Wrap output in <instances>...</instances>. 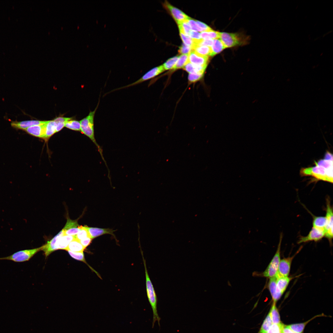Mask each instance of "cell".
Instances as JSON below:
<instances>
[{"label":"cell","mask_w":333,"mask_h":333,"mask_svg":"<svg viewBox=\"0 0 333 333\" xmlns=\"http://www.w3.org/2000/svg\"><path fill=\"white\" fill-rule=\"evenodd\" d=\"M315 163L314 166L302 168L300 171L301 175L311 176L318 180L332 183L333 160L324 158Z\"/></svg>","instance_id":"cell-1"},{"label":"cell","mask_w":333,"mask_h":333,"mask_svg":"<svg viewBox=\"0 0 333 333\" xmlns=\"http://www.w3.org/2000/svg\"><path fill=\"white\" fill-rule=\"evenodd\" d=\"M141 252L145 269L146 294L153 312L152 326V328H153L154 324L156 321L158 322L159 326H160L161 318L158 315L157 309L158 298L148 273L146 260L144 257L142 251H141Z\"/></svg>","instance_id":"cell-2"},{"label":"cell","mask_w":333,"mask_h":333,"mask_svg":"<svg viewBox=\"0 0 333 333\" xmlns=\"http://www.w3.org/2000/svg\"><path fill=\"white\" fill-rule=\"evenodd\" d=\"M99 103L100 98L97 105L95 109L93 111H90L88 116L80 121V131L83 134L88 137L95 144L102 159L105 162V165H106V166H107L106 161L103 156L102 150L97 142L94 135V117Z\"/></svg>","instance_id":"cell-3"},{"label":"cell","mask_w":333,"mask_h":333,"mask_svg":"<svg viewBox=\"0 0 333 333\" xmlns=\"http://www.w3.org/2000/svg\"><path fill=\"white\" fill-rule=\"evenodd\" d=\"M41 247L19 251L10 256L0 257V260H7L18 263L25 262L29 261L37 252L41 250Z\"/></svg>","instance_id":"cell-4"},{"label":"cell","mask_w":333,"mask_h":333,"mask_svg":"<svg viewBox=\"0 0 333 333\" xmlns=\"http://www.w3.org/2000/svg\"><path fill=\"white\" fill-rule=\"evenodd\" d=\"M282 234L280 235L279 243L276 252L267 268L263 273L264 276L271 278L276 276L280 261V249L282 240Z\"/></svg>","instance_id":"cell-5"},{"label":"cell","mask_w":333,"mask_h":333,"mask_svg":"<svg viewBox=\"0 0 333 333\" xmlns=\"http://www.w3.org/2000/svg\"><path fill=\"white\" fill-rule=\"evenodd\" d=\"M219 39L225 48L244 44V39L237 33L220 32Z\"/></svg>","instance_id":"cell-6"},{"label":"cell","mask_w":333,"mask_h":333,"mask_svg":"<svg viewBox=\"0 0 333 333\" xmlns=\"http://www.w3.org/2000/svg\"><path fill=\"white\" fill-rule=\"evenodd\" d=\"M164 71L165 70L162 65L155 67L147 72L140 78L134 82L126 86L112 90L109 92H108L107 93L112 92L115 91L119 89H124L140 84L145 81L154 78L164 72Z\"/></svg>","instance_id":"cell-7"},{"label":"cell","mask_w":333,"mask_h":333,"mask_svg":"<svg viewBox=\"0 0 333 333\" xmlns=\"http://www.w3.org/2000/svg\"><path fill=\"white\" fill-rule=\"evenodd\" d=\"M292 279L291 278L289 277H277L275 291L272 296L273 302L276 303L280 298Z\"/></svg>","instance_id":"cell-8"},{"label":"cell","mask_w":333,"mask_h":333,"mask_svg":"<svg viewBox=\"0 0 333 333\" xmlns=\"http://www.w3.org/2000/svg\"><path fill=\"white\" fill-rule=\"evenodd\" d=\"M333 208L331 205L329 199L327 198L326 200V214L325 216L327 220V224L325 237L327 238L330 242H331L333 238Z\"/></svg>","instance_id":"cell-9"},{"label":"cell","mask_w":333,"mask_h":333,"mask_svg":"<svg viewBox=\"0 0 333 333\" xmlns=\"http://www.w3.org/2000/svg\"><path fill=\"white\" fill-rule=\"evenodd\" d=\"M325 232L322 230L312 227L308 234L304 236H301L298 241V244L310 241H317L325 236Z\"/></svg>","instance_id":"cell-10"},{"label":"cell","mask_w":333,"mask_h":333,"mask_svg":"<svg viewBox=\"0 0 333 333\" xmlns=\"http://www.w3.org/2000/svg\"><path fill=\"white\" fill-rule=\"evenodd\" d=\"M296 254L291 257L285 258L280 260L277 273L276 277H286L289 275L291 263Z\"/></svg>","instance_id":"cell-11"},{"label":"cell","mask_w":333,"mask_h":333,"mask_svg":"<svg viewBox=\"0 0 333 333\" xmlns=\"http://www.w3.org/2000/svg\"><path fill=\"white\" fill-rule=\"evenodd\" d=\"M164 6L169 11L177 23L188 20L190 18L182 11L171 5L167 2L166 1L164 2Z\"/></svg>","instance_id":"cell-12"},{"label":"cell","mask_w":333,"mask_h":333,"mask_svg":"<svg viewBox=\"0 0 333 333\" xmlns=\"http://www.w3.org/2000/svg\"><path fill=\"white\" fill-rule=\"evenodd\" d=\"M208 60V56L199 55L193 50L188 55V61L194 65L207 67Z\"/></svg>","instance_id":"cell-13"},{"label":"cell","mask_w":333,"mask_h":333,"mask_svg":"<svg viewBox=\"0 0 333 333\" xmlns=\"http://www.w3.org/2000/svg\"><path fill=\"white\" fill-rule=\"evenodd\" d=\"M64 235L63 230H61L57 235L47 243L41 246V250L44 252L46 257H47L51 253L57 250L56 246L57 240L61 236Z\"/></svg>","instance_id":"cell-14"},{"label":"cell","mask_w":333,"mask_h":333,"mask_svg":"<svg viewBox=\"0 0 333 333\" xmlns=\"http://www.w3.org/2000/svg\"><path fill=\"white\" fill-rule=\"evenodd\" d=\"M45 121L39 120H27L22 121H12L10 123L11 126L16 130H24L27 128L33 125L43 123Z\"/></svg>","instance_id":"cell-15"},{"label":"cell","mask_w":333,"mask_h":333,"mask_svg":"<svg viewBox=\"0 0 333 333\" xmlns=\"http://www.w3.org/2000/svg\"><path fill=\"white\" fill-rule=\"evenodd\" d=\"M46 122L45 121L42 124L30 126L24 131L30 135L44 139Z\"/></svg>","instance_id":"cell-16"},{"label":"cell","mask_w":333,"mask_h":333,"mask_svg":"<svg viewBox=\"0 0 333 333\" xmlns=\"http://www.w3.org/2000/svg\"><path fill=\"white\" fill-rule=\"evenodd\" d=\"M79 226L77 221L68 218L66 224L62 229L64 235L70 236L76 235L80 230Z\"/></svg>","instance_id":"cell-17"},{"label":"cell","mask_w":333,"mask_h":333,"mask_svg":"<svg viewBox=\"0 0 333 333\" xmlns=\"http://www.w3.org/2000/svg\"><path fill=\"white\" fill-rule=\"evenodd\" d=\"M85 226L88 231L89 236L92 239L105 234H109L114 236L113 232L114 230L111 229Z\"/></svg>","instance_id":"cell-18"},{"label":"cell","mask_w":333,"mask_h":333,"mask_svg":"<svg viewBox=\"0 0 333 333\" xmlns=\"http://www.w3.org/2000/svg\"><path fill=\"white\" fill-rule=\"evenodd\" d=\"M75 238V236L63 235L57 241L56 246L57 249L66 250L69 243Z\"/></svg>","instance_id":"cell-19"},{"label":"cell","mask_w":333,"mask_h":333,"mask_svg":"<svg viewBox=\"0 0 333 333\" xmlns=\"http://www.w3.org/2000/svg\"><path fill=\"white\" fill-rule=\"evenodd\" d=\"M206 67L194 65L188 61L183 68L189 74L198 73L204 75Z\"/></svg>","instance_id":"cell-20"},{"label":"cell","mask_w":333,"mask_h":333,"mask_svg":"<svg viewBox=\"0 0 333 333\" xmlns=\"http://www.w3.org/2000/svg\"><path fill=\"white\" fill-rule=\"evenodd\" d=\"M313 217L312 227L322 230L325 232L327 224L325 216H314Z\"/></svg>","instance_id":"cell-21"},{"label":"cell","mask_w":333,"mask_h":333,"mask_svg":"<svg viewBox=\"0 0 333 333\" xmlns=\"http://www.w3.org/2000/svg\"><path fill=\"white\" fill-rule=\"evenodd\" d=\"M56 132V124L53 120L47 121L44 140L47 141Z\"/></svg>","instance_id":"cell-22"},{"label":"cell","mask_w":333,"mask_h":333,"mask_svg":"<svg viewBox=\"0 0 333 333\" xmlns=\"http://www.w3.org/2000/svg\"><path fill=\"white\" fill-rule=\"evenodd\" d=\"M85 249L80 241L75 238L69 243L66 250L74 252H83Z\"/></svg>","instance_id":"cell-23"},{"label":"cell","mask_w":333,"mask_h":333,"mask_svg":"<svg viewBox=\"0 0 333 333\" xmlns=\"http://www.w3.org/2000/svg\"><path fill=\"white\" fill-rule=\"evenodd\" d=\"M321 316H323V315L320 314L316 315L309 320L303 323L293 324L287 325V326L291 330L297 333H302L305 326L308 323L314 318Z\"/></svg>","instance_id":"cell-24"},{"label":"cell","mask_w":333,"mask_h":333,"mask_svg":"<svg viewBox=\"0 0 333 333\" xmlns=\"http://www.w3.org/2000/svg\"><path fill=\"white\" fill-rule=\"evenodd\" d=\"M191 49L201 56H211V47H209L193 45L191 47Z\"/></svg>","instance_id":"cell-25"},{"label":"cell","mask_w":333,"mask_h":333,"mask_svg":"<svg viewBox=\"0 0 333 333\" xmlns=\"http://www.w3.org/2000/svg\"><path fill=\"white\" fill-rule=\"evenodd\" d=\"M212 53L211 56H213L219 53L225 48L220 39H213V43L211 47Z\"/></svg>","instance_id":"cell-26"},{"label":"cell","mask_w":333,"mask_h":333,"mask_svg":"<svg viewBox=\"0 0 333 333\" xmlns=\"http://www.w3.org/2000/svg\"><path fill=\"white\" fill-rule=\"evenodd\" d=\"M67 251L69 254L72 257L76 260L83 261L89 267L90 269L96 274L97 276L100 278L101 279V278L100 274L87 263L84 258L83 252H74L69 250Z\"/></svg>","instance_id":"cell-27"},{"label":"cell","mask_w":333,"mask_h":333,"mask_svg":"<svg viewBox=\"0 0 333 333\" xmlns=\"http://www.w3.org/2000/svg\"><path fill=\"white\" fill-rule=\"evenodd\" d=\"M269 312L273 324H279L281 322L276 303L273 302Z\"/></svg>","instance_id":"cell-28"},{"label":"cell","mask_w":333,"mask_h":333,"mask_svg":"<svg viewBox=\"0 0 333 333\" xmlns=\"http://www.w3.org/2000/svg\"><path fill=\"white\" fill-rule=\"evenodd\" d=\"M220 32L212 29L202 32L200 33L201 38L203 39H219Z\"/></svg>","instance_id":"cell-29"},{"label":"cell","mask_w":333,"mask_h":333,"mask_svg":"<svg viewBox=\"0 0 333 333\" xmlns=\"http://www.w3.org/2000/svg\"><path fill=\"white\" fill-rule=\"evenodd\" d=\"M273 324L269 312L264 320L261 327L257 333H267Z\"/></svg>","instance_id":"cell-30"},{"label":"cell","mask_w":333,"mask_h":333,"mask_svg":"<svg viewBox=\"0 0 333 333\" xmlns=\"http://www.w3.org/2000/svg\"><path fill=\"white\" fill-rule=\"evenodd\" d=\"M72 119L71 117H59L55 118L53 121L56 124V132L60 131L65 126L66 122Z\"/></svg>","instance_id":"cell-31"},{"label":"cell","mask_w":333,"mask_h":333,"mask_svg":"<svg viewBox=\"0 0 333 333\" xmlns=\"http://www.w3.org/2000/svg\"><path fill=\"white\" fill-rule=\"evenodd\" d=\"M188 20L181 22L177 23V24L178 25L180 32L182 33L189 36V34L191 30L188 23Z\"/></svg>","instance_id":"cell-32"},{"label":"cell","mask_w":333,"mask_h":333,"mask_svg":"<svg viewBox=\"0 0 333 333\" xmlns=\"http://www.w3.org/2000/svg\"><path fill=\"white\" fill-rule=\"evenodd\" d=\"M188 55L189 54H184L180 56L173 69L175 70L183 68L188 61Z\"/></svg>","instance_id":"cell-33"},{"label":"cell","mask_w":333,"mask_h":333,"mask_svg":"<svg viewBox=\"0 0 333 333\" xmlns=\"http://www.w3.org/2000/svg\"><path fill=\"white\" fill-rule=\"evenodd\" d=\"M64 126L73 130L80 131V122L78 121L69 120L66 122Z\"/></svg>","instance_id":"cell-34"},{"label":"cell","mask_w":333,"mask_h":333,"mask_svg":"<svg viewBox=\"0 0 333 333\" xmlns=\"http://www.w3.org/2000/svg\"><path fill=\"white\" fill-rule=\"evenodd\" d=\"M179 57V56H176L168 60L162 65L165 70L173 69Z\"/></svg>","instance_id":"cell-35"},{"label":"cell","mask_w":333,"mask_h":333,"mask_svg":"<svg viewBox=\"0 0 333 333\" xmlns=\"http://www.w3.org/2000/svg\"><path fill=\"white\" fill-rule=\"evenodd\" d=\"M79 228H80V231L77 234L75 235V238L76 239L79 241L88 236H90L85 226H80Z\"/></svg>","instance_id":"cell-36"},{"label":"cell","mask_w":333,"mask_h":333,"mask_svg":"<svg viewBox=\"0 0 333 333\" xmlns=\"http://www.w3.org/2000/svg\"><path fill=\"white\" fill-rule=\"evenodd\" d=\"M284 325L282 322L279 324H273L267 333H282Z\"/></svg>","instance_id":"cell-37"},{"label":"cell","mask_w":333,"mask_h":333,"mask_svg":"<svg viewBox=\"0 0 333 333\" xmlns=\"http://www.w3.org/2000/svg\"><path fill=\"white\" fill-rule=\"evenodd\" d=\"M268 287L271 296L273 295L276 287L277 277H276L269 278Z\"/></svg>","instance_id":"cell-38"},{"label":"cell","mask_w":333,"mask_h":333,"mask_svg":"<svg viewBox=\"0 0 333 333\" xmlns=\"http://www.w3.org/2000/svg\"><path fill=\"white\" fill-rule=\"evenodd\" d=\"M203 75L198 73L189 74L188 80L190 83H195L200 80L203 77Z\"/></svg>","instance_id":"cell-39"},{"label":"cell","mask_w":333,"mask_h":333,"mask_svg":"<svg viewBox=\"0 0 333 333\" xmlns=\"http://www.w3.org/2000/svg\"><path fill=\"white\" fill-rule=\"evenodd\" d=\"M180 33L181 38L184 44L191 47L193 44V39L182 33L180 32Z\"/></svg>","instance_id":"cell-40"},{"label":"cell","mask_w":333,"mask_h":333,"mask_svg":"<svg viewBox=\"0 0 333 333\" xmlns=\"http://www.w3.org/2000/svg\"><path fill=\"white\" fill-rule=\"evenodd\" d=\"M191 50V47L183 44L179 47L178 51L180 54L182 55L189 54Z\"/></svg>","instance_id":"cell-41"},{"label":"cell","mask_w":333,"mask_h":333,"mask_svg":"<svg viewBox=\"0 0 333 333\" xmlns=\"http://www.w3.org/2000/svg\"><path fill=\"white\" fill-rule=\"evenodd\" d=\"M188 21L191 28L192 30L196 31H201L200 29L196 23L195 20L191 19V18H190L188 19Z\"/></svg>","instance_id":"cell-42"},{"label":"cell","mask_w":333,"mask_h":333,"mask_svg":"<svg viewBox=\"0 0 333 333\" xmlns=\"http://www.w3.org/2000/svg\"><path fill=\"white\" fill-rule=\"evenodd\" d=\"M195 21L201 31H207L212 29L209 27L204 23L198 20Z\"/></svg>","instance_id":"cell-43"},{"label":"cell","mask_w":333,"mask_h":333,"mask_svg":"<svg viewBox=\"0 0 333 333\" xmlns=\"http://www.w3.org/2000/svg\"><path fill=\"white\" fill-rule=\"evenodd\" d=\"M189 36L191 38L195 40H200L202 39L200 36V33L196 31H191L189 34Z\"/></svg>","instance_id":"cell-44"},{"label":"cell","mask_w":333,"mask_h":333,"mask_svg":"<svg viewBox=\"0 0 333 333\" xmlns=\"http://www.w3.org/2000/svg\"><path fill=\"white\" fill-rule=\"evenodd\" d=\"M92 239L90 236L79 240L81 245L86 248L91 243Z\"/></svg>","instance_id":"cell-45"},{"label":"cell","mask_w":333,"mask_h":333,"mask_svg":"<svg viewBox=\"0 0 333 333\" xmlns=\"http://www.w3.org/2000/svg\"><path fill=\"white\" fill-rule=\"evenodd\" d=\"M282 333H297L295 332L290 328H289L287 326V325H285L282 330Z\"/></svg>","instance_id":"cell-46"}]
</instances>
